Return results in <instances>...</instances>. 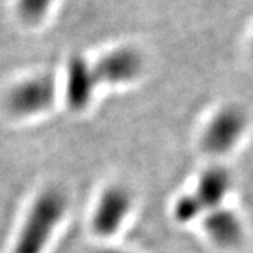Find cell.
<instances>
[{"instance_id":"1","label":"cell","mask_w":253,"mask_h":253,"mask_svg":"<svg viewBox=\"0 0 253 253\" xmlns=\"http://www.w3.org/2000/svg\"><path fill=\"white\" fill-rule=\"evenodd\" d=\"M65 207L66 199L62 191L49 189L41 193L28 214L13 253L42 252L55 225L62 218Z\"/></svg>"},{"instance_id":"2","label":"cell","mask_w":253,"mask_h":253,"mask_svg":"<svg viewBox=\"0 0 253 253\" xmlns=\"http://www.w3.org/2000/svg\"><path fill=\"white\" fill-rule=\"evenodd\" d=\"M246 126L244 111L238 107H225L218 111L203 134V146L208 154H226L242 136Z\"/></svg>"},{"instance_id":"3","label":"cell","mask_w":253,"mask_h":253,"mask_svg":"<svg viewBox=\"0 0 253 253\" xmlns=\"http://www.w3.org/2000/svg\"><path fill=\"white\" fill-rule=\"evenodd\" d=\"M54 82L48 76L23 82L11 89L6 106L16 116H30L46 110L54 101Z\"/></svg>"},{"instance_id":"4","label":"cell","mask_w":253,"mask_h":253,"mask_svg":"<svg viewBox=\"0 0 253 253\" xmlns=\"http://www.w3.org/2000/svg\"><path fill=\"white\" fill-rule=\"evenodd\" d=\"M142 69L141 55L134 49L124 48L111 52L96 65H89V79L93 89L99 83H121L135 79Z\"/></svg>"},{"instance_id":"5","label":"cell","mask_w":253,"mask_h":253,"mask_svg":"<svg viewBox=\"0 0 253 253\" xmlns=\"http://www.w3.org/2000/svg\"><path fill=\"white\" fill-rule=\"evenodd\" d=\"M131 206V197L124 187H111L100 199L93 217V229L101 236L113 235L121 225Z\"/></svg>"},{"instance_id":"6","label":"cell","mask_w":253,"mask_h":253,"mask_svg":"<svg viewBox=\"0 0 253 253\" xmlns=\"http://www.w3.org/2000/svg\"><path fill=\"white\" fill-rule=\"evenodd\" d=\"M204 228L208 236L222 248L235 246L244 235V228L238 215L222 207L208 211L204 218Z\"/></svg>"},{"instance_id":"7","label":"cell","mask_w":253,"mask_h":253,"mask_svg":"<svg viewBox=\"0 0 253 253\" xmlns=\"http://www.w3.org/2000/svg\"><path fill=\"white\" fill-rule=\"evenodd\" d=\"M231 187V177L222 168H210L200 176L197 189L193 196L204 211L221 207Z\"/></svg>"},{"instance_id":"8","label":"cell","mask_w":253,"mask_h":253,"mask_svg":"<svg viewBox=\"0 0 253 253\" xmlns=\"http://www.w3.org/2000/svg\"><path fill=\"white\" fill-rule=\"evenodd\" d=\"M93 86L89 79V63L81 56H75L68 65L66 99L73 110L84 109L91 99Z\"/></svg>"},{"instance_id":"9","label":"cell","mask_w":253,"mask_h":253,"mask_svg":"<svg viewBox=\"0 0 253 253\" xmlns=\"http://www.w3.org/2000/svg\"><path fill=\"white\" fill-rule=\"evenodd\" d=\"M204 210L193 194H186L177 200L174 206V217L180 222H190L197 218Z\"/></svg>"},{"instance_id":"10","label":"cell","mask_w":253,"mask_h":253,"mask_svg":"<svg viewBox=\"0 0 253 253\" xmlns=\"http://www.w3.org/2000/svg\"><path fill=\"white\" fill-rule=\"evenodd\" d=\"M51 0H18L20 16L27 21H37L44 16Z\"/></svg>"},{"instance_id":"11","label":"cell","mask_w":253,"mask_h":253,"mask_svg":"<svg viewBox=\"0 0 253 253\" xmlns=\"http://www.w3.org/2000/svg\"><path fill=\"white\" fill-rule=\"evenodd\" d=\"M97 253H124V252H120V251H111V249H104V251H100Z\"/></svg>"}]
</instances>
